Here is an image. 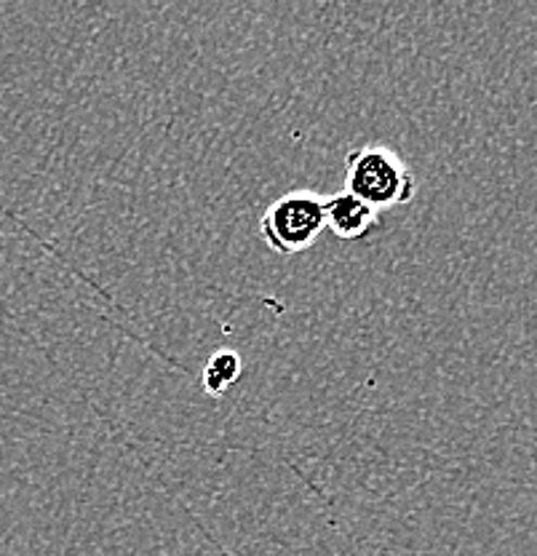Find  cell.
<instances>
[{
    "mask_svg": "<svg viewBox=\"0 0 537 556\" xmlns=\"http://www.w3.org/2000/svg\"><path fill=\"white\" fill-rule=\"evenodd\" d=\"M241 372H244V362L235 351H217L215 356L206 362L204 375H201V382H204V391L209 396H222L228 393L235 382L241 380Z\"/></svg>",
    "mask_w": 537,
    "mask_h": 556,
    "instance_id": "cell-4",
    "label": "cell"
},
{
    "mask_svg": "<svg viewBox=\"0 0 537 556\" xmlns=\"http://www.w3.org/2000/svg\"><path fill=\"white\" fill-rule=\"evenodd\" d=\"M345 193L356 195L374 212L404 206L418 193V177L396 150L367 144L350 150L345 159Z\"/></svg>",
    "mask_w": 537,
    "mask_h": 556,
    "instance_id": "cell-1",
    "label": "cell"
},
{
    "mask_svg": "<svg viewBox=\"0 0 537 556\" xmlns=\"http://www.w3.org/2000/svg\"><path fill=\"white\" fill-rule=\"evenodd\" d=\"M323 230V199L314 190H289L259 217V236L279 257L308 252Z\"/></svg>",
    "mask_w": 537,
    "mask_h": 556,
    "instance_id": "cell-2",
    "label": "cell"
},
{
    "mask_svg": "<svg viewBox=\"0 0 537 556\" xmlns=\"http://www.w3.org/2000/svg\"><path fill=\"white\" fill-rule=\"evenodd\" d=\"M323 219H327V230H332L340 241H358L380 223V212L340 190L323 199Z\"/></svg>",
    "mask_w": 537,
    "mask_h": 556,
    "instance_id": "cell-3",
    "label": "cell"
}]
</instances>
